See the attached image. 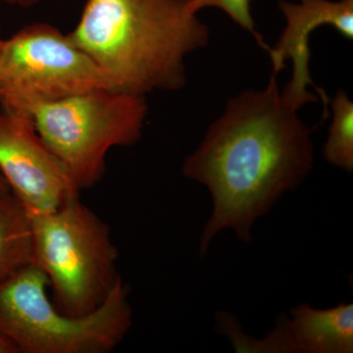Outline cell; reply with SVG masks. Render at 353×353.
Segmentation results:
<instances>
[{"label":"cell","mask_w":353,"mask_h":353,"mask_svg":"<svg viewBox=\"0 0 353 353\" xmlns=\"http://www.w3.org/2000/svg\"><path fill=\"white\" fill-rule=\"evenodd\" d=\"M277 77L272 73L266 88L232 99L183 160V175L212 197V212L199 239L201 257L226 230L250 243L255 222L312 171L310 128L279 90Z\"/></svg>","instance_id":"obj_1"},{"label":"cell","mask_w":353,"mask_h":353,"mask_svg":"<svg viewBox=\"0 0 353 353\" xmlns=\"http://www.w3.org/2000/svg\"><path fill=\"white\" fill-rule=\"evenodd\" d=\"M69 37L113 90L145 97L182 90L185 58L208 46L210 32L189 0H87Z\"/></svg>","instance_id":"obj_2"},{"label":"cell","mask_w":353,"mask_h":353,"mask_svg":"<svg viewBox=\"0 0 353 353\" xmlns=\"http://www.w3.org/2000/svg\"><path fill=\"white\" fill-rule=\"evenodd\" d=\"M48 287L34 265L0 283V336L15 353H108L131 330L130 288L122 279L97 310L80 317L59 310Z\"/></svg>","instance_id":"obj_3"},{"label":"cell","mask_w":353,"mask_h":353,"mask_svg":"<svg viewBox=\"0 0 353 353\" xmlns=\"http://www.w3.org/2000/svg\"><path fill=\"white\" fill-rule=\"evenodd\" d=\"M31 217L32 265L48 278L53 303L73 317L94 312L122 279L110 227L79 197Z\"/></svg>","instance_id":"obj_4"},{"label":"cell","mask_w":353,"mask_h":353,"mask_svg":"<svg viewBox=\"0 0 353 353\" xmlns=\"http://www.w3.org/2000/svg\"><path fill=\"white\" fill-rule=\"evenodd\" d=\"M146 116L145 97L102 88L46 104L32 113V119L82 190L103 178L112 148L138 143Z\"/></svg>","instance_id":"obj_5"},{"label":"cell","mask_w":353,"mask_h":353,"mask_svg":"<svg viewBox=\"0 0 353 353\" xmlns=\"http://www.w3.org/2000/svg\"><path fill=\"white\" fill-rule=\"evenodd\" d=\"M112 88L108 74L58 28L26 26L0 48V104L6 112L32 116L69 97Z\"/></svg>","instance_id":"obj_6"},{"label":"cell","mask_w":353,"mask_h":353,"mask_svg":"<svg viewBox=\"0 0 353 353\" xmlns=\"http://www.w3.org/2000/svg\"><path fill=\"white\" fill-rule=\"evenodd\" d=\"M0 174L31 216L52 212L80 196L66 167L27 114L0 111Z\"/></svg>","instance_id":"obj_7"},{"label":"cell","mask_w":353,"mask_h":353,"mask_svg":"<svg viewBox=\"0 0 353 353\" xmlns=\"http://www.w3.org/2000/svg\"><path fill=\"white\" fill-rule=\"evenodd\" d=\"M281 11L285 26L273 48H267L272 62V73L279 75L285 61H292V76L282 94L296 108L301 109L319 97L307 90L313 87L322 97L325 114L328 116L329 99L313 83L309 69L310 37L322 26H332L341 36L353 39V0H299V3L281 0Z\"/></svg>","instance_id":"obj_8"},{"label":"cell","mask_w":353,"mask_h":353,"mask_svg":"<svg viewBox=\"0 0 353 353\" xmlns=\"http://www.w3.org/2000/svg\"><path fill=\"white\" fill-rule=\"evenodd\" d=\"M288 318L296 353L353 352L352 303L327 309L301 303Z\"/></svg>","instance_id":"obj_9"},{"label":"cell","mask_w":353,"mask_h":353,"mask_svg":"<svg viewBox=\"0 0 353 353\" xmlns=\"http://www.w3.org/2000/svg\"><path fill=\"white\" fill-rule=\"evenodd\" d=\"M32 217L11 194H0V283L32 265Z\"/></svg>","instance_id":"obj_10"},{"label":"cell","mask_w":353,"mask_h":353,"mask_svg":"<svg viewBox=\"0 0 353 353\" xmlns=\"http://www.w3.org/2000/svg\"><path fill=\"white\" fill-rule=\"evenodd\" d=\"M333 112L328 139L323 155L332 166L352 173L353 170V102L343 90L329 101Z\"/></svg>","instance_id":"obj_11"},{"label":"cell","mask_w":353,"mask_h":353,"mask_svg":"<svg viewBox=\"0 0 353 353\" xmlns=\"http://www.w3.org/2000/svg\"><path fill=\"white\" fill-rule=\"evenodd\" d=\"M208 7H216L224 11L236 24L250 32L261 48L266 50L268 46L255 30V23L250 11V0H189V8L192 13L197 14Z\"/></svg>","instance_id":"obj_12"},{"label":"cell","mask_w":353,"mask_h":353,"mask_svg":"<svg viewBox=\"0 0 353 353\" xmlns=\"http://www.w3.org/2000/svg\"><path fill=\"white\" fill-rule=\"evenodd\" d=\"M0 1L6 2L8 4L30 8V7L36 6L41 0H0Z\"/></svg>","instance_id":"obj_13"},{"label":"cell","mask_w":353,"mask_h":353,"mask_svg":"<svg viewBox=\"0 0 353 353\" xmlns=\"http://www.w3.org/2000/svg\"><path fill=\"white\" fill-rule=\"evenodd\" d=\"M0 353H15L14 348L0 336Z\"/></svg>","instance_id":"obj_14"},{"label":"cell","mask_w":353,"mask_h":353,"mask_svg":"<svg viewBox=\"0 0 353 353\" xmlns=\"http://www.w3.org/2000/svg\"><path fill=\"white\" fill-rule=\"evenodd\" d=\"M6 192H10V190H9L6 181L4 180L3 176L0 174V194H6Z\"/></svg>","instance_id":"obj_15"},{"label":"cell","mask_w":353,"mask_h":353,"mask_svg":"<svg viewBox=\"0 0 353 353\" xmlns=\"http://www.w3.org/2000/svg\"><path fill=\"white\" fill-rule=\"evenodd\" d=\"M2 41H0V48H1Z\"/></svg>","instance_id":"obj_16"}]
</instances>
